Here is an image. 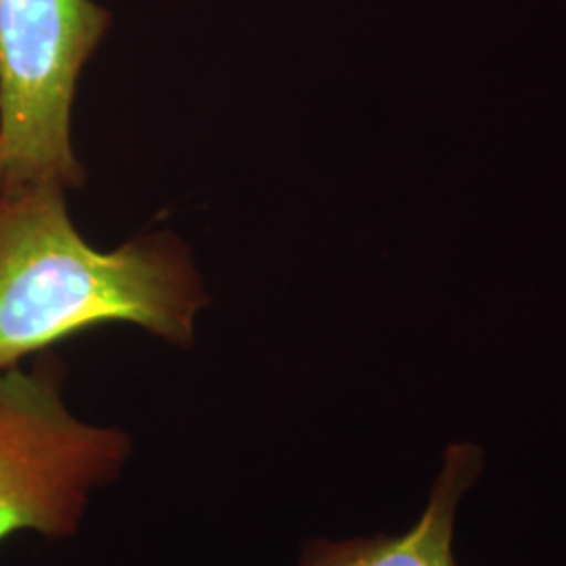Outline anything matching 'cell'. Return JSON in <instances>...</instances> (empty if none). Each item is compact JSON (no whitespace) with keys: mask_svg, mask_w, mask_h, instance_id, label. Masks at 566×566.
<instances>
[{"mask_svg":"<svg viewBox=\"0 0 566 566\" xmlns=\"http://www.w3.org/2000/svg\"><path fill=\"white\" fill-rule=\"evenodd\" d=\"M483 472V451L451 446L418 525L403 535H376L348 542L315 539L304 547L301 566H458L453 558L455 510Z\"/></svg>","mask_w":566,"mask_h":566,"instance_id":"cell-4","label":"cell"},{"mask_svg":"<svg viewBox=\"0 0 566 566\" xmlns=\"http://www.w3.org/2000/svg\"><path fill=\"white\" fill-rule=\"evenodd\" d=\"M109 30L97 0H0V189L84 185L72 114Z\"/></svg>","mask_w":566,"mask_h":566,"instance_id":"cell-2","label":"cell"},{"mask_svg":"<svg viewBox=\"0 0 566 566\" xmlns=\"http://www.w3.org/2000/svg\"><path fill=\"white\" fill-rule=\"evenodd\" d=\"M130 434L72 411L57 361L0 374V542L15 533L67 539L97 491L120 479Z\"/></svg>","mask_w":566,"mask_h":566,"instance_id":"cell-3","label":"cell"},{"mask_svg":"<svg viewBox=\"0 0 566 566\" xmlns=\"http://www.w3.org/2000/svg\"><path fill=\"white\" fill-rule=\"evenodd\" d=\"M208 304L193 250L175 231L97 250L72 221L63 187L0 189V374L105 324L189 348Z\"/></svg>","mask_w":566,"mask_h":566,"instance_id":"cell-1","label":"cell"}]
</instances>
